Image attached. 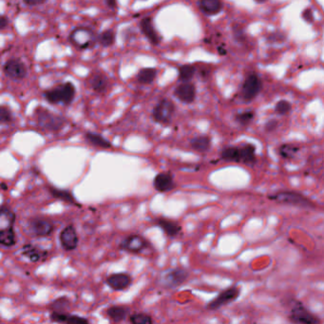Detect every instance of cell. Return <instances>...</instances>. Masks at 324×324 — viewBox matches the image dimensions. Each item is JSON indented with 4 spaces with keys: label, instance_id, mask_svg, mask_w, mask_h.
I'll use <instances>...</instances> for the list:
<instances>
[{
    "label": "cell",
    "instance_id": "d4e9b609",
    "mask_svg": "<svg viewBox=\"0 0 324 324\" xmlns=\"http://www.w3.org/2000/svg\"><path fill=\"white\" fill-rule=\"evenodd\" d=\"M85 138H86L87 143H90L95 148H99V149H103V150H109L112 146V144L108 141V139L102 136L101 134H99V133L87 131L85 134Z\"/></svg>",
    "mask_w": 324,
    "mask_h": 324
},
{
    "label": "cell",
    "instance_id": "7402d4cb",
    "mask_svg": "<svg viewBox=\"0 0 324 324\" xmlns=\"http://www.w3.org/2000/svg\"><path fill=\"white\" fill-rule=\"evenodd\" d=\"M22 255L32 261V262H38L40 260H43L48 257V252L40 249L36 245L28 244L23 245L22 247Z\"/></svg>",
    "mask_w": 324,
    "mask_h": 324
},
{
    "label": "cell",
    "instance_id": "ee69618b",
    "mask_svg": "<svg viewBox=\"0 0 324 324\" xmlns=\"http://www.w3.org/2000/svg\"><path fill=\"white\" fill-rule=\"evenodd\" d=\"M9 26V19L5 15H0V31L5 30Z\"/></svg>",
    "mask_w": 324,
    "mask_h": 324
},
{
    "label": "cell",
    "instance_id": "ffe728a7",
    "mask_svg": "<svg viewBox=\"0 0 324 324\" xmlns=\"http://www.w3.org/2000/svg\"><path fill=\"white\" fill-rule=\"evenodd\" d=\"M140 29L152 45H159L161 38L154 28L152 17H144V19H142V21L140 22Z\"/></svg>",
    "mask_w": 324,
    "mask_h": 324
},
{
    "label": "cell",
    "instance_id": "d6986e66",
    "mask_svg": "<svg viewBox=\"0 0 324 324\" xmlns=\"http://www.w3.org/2000/svg\"><path fill=\"white\" fill-rule=\"evenodd\" d=\"M50 318L53 322L58 323H73V324H87L90 321L84 317L71 315L68 312L61 313V312H54L52 311L50 315Z\"/></svg>",
    "mask_w": 324,
    "mask_h": 324
},
{
    "label": "cell",
    "instance_id": "9c48e42d",
    "mask_svg": "<svg viewBox=\"0 0 324 324\" xmlns=\"http://www.w3.org/2000/svg\"><path fill=\"white\" fill-rule=\"evenodd\" d=\"M149 246V241L143 236L139 234H131L123 240L119 245V249L131 254H139L144 251Z\"/></svg>",
    "mask_w": 324,
    "mask_h": 324
},
{
    "label": "cell",
    "instance_id": "f6af8a7d",
    "mask_svg": "<svg viewBox=\"0 0 324 324\" xmlns=\"http://www.w3.org/2000/svg\"><path fill=\"white\" fill-rule=\"evenodd\" d=\"M105 2L109 9L114 10L117 8V0H105Z\"/></svg>",
    "mask_w": 324,
    "mask_h": 324
},
{
    "label": "cell",
    "instance_id": "e575fe53",
    "mask_svg": "<svg viewBox=\"0 0 324 324\" xmlns=\"http://www.w3.org/2000/svg\"><path fill=\"white\" fill-rule=\"evenodd\" d=\"M195 67L192 65L181 66L178 69V77L182 82H188L194 76Z\"/></svg>",
    "mask_w": 324,
    "mask_h": 324
},
{
    "label": "cell",
    "instance_id": "d6a6232c",
    "mask_svg": "<svg viewBox=\"0 0 324 324\" xmlns=\"http://www.w3.org/2000/svg\"><path fill=\"white\" fill-rule=\"evenodd\" d=\"M50 309L54 312H61V313L68 312V310L70 309V300L67 299L66 297L58 298L51 303Z\"/></svg>",
    "mask_w": 324,
    "mask_h": 324
},
{
    "label": "cell",
    "instance_id": "44dd1931",
    "mask_svg": "<svg viewBox=\"0 0 324 324\" xmlns=\"http://www.w3.org/2000/svg\"><path fill=\"white\" fill-rule=\"evenodd\" d=\"M16 221V214L8 207L0 208V231L13 229Z\"/></svg>",
    "mask_w": 324,
    "mask_h": 324
},
{
    "label": "cell",
    "instance_id": "f35d334b",
    "mask_svg": "<svg viewBox=\"0 0 324 324\" xmlns=\"http://www.w3.org/2000/svg\"><path fill=\"white\" fill-rule=\"evenodd\" d=\"M292 109V105L286 100H281L275 106V112L279 115H286Z\"/></svg>",
    "mask_w": 324,
    "mask_h": 324
},
{
    "label": "cell",
    "instance_id": "4dcf8cb0",
    "mask_svg": "<svg viewBox=\"0 0 324 324\" xmlns=\"http://www.w3.org/2000/svg\"><path fill=\"white\" fill-rule=\"evenodd\" d=\"M157 71L153 68H144L140 70L137 74V79L141 84H152L156 78Z\"/></svg>",
    "mask_w": 324,
    "mask_h": 324
},
{
    "label": "cell",
    "instance_id": "7a4b0ae2",
    "mask_svg": "<svg viewBox=\"0 0 324 324\" xmlns=\"http://www.w3.org/2000/svg\"><path fill=\"white\" fill-rule=\"evenodd\" d=\"M268 199L280 204L298 207L303 209H311L316 207V204L312 202L309 198H307L301 192L293 190H280L274 192L272 194L268 195Z\"/></svg>",
    "mask_w": 324,
    "mask_h": 324
},
{
    "label": "cell",
    "instance_id": "52a82bcc",
    "mask_svg": "<svg viewBox=\"0 0 324 324\" xmlns=\"http://www.w3.org/2000/svg\"><path fill=\"white\" fill-rule=\"evenodd\" d=\"M241 295V290L238 286L233 285L228 288L223 290L215 299L210 301L207 304V309L209 311H216L223 306L228 305L230 303H234Z\"/></svg>",
    "mask_w": 324,
    "mask_h": 324
},
{
    "label": "cell",
    "instance_id": "836d02e7",
    "mask_svg": "<svg viewBox=\"0 0 324 324\" xmlns=\"http://www.w3.org/2000/svg\"><path fill=\"white\" fill-rule=\"evenodd\" d=\"M97 41L103 47H110L115 42V33L112 30H106L97 37Z\"/></svg>",
    "mask_w": 324,
    "mask_h": 324
},
{
    "label": "cell",
    "instance_id": "bcb514c9",
    "mask_svg": "<svg viewBox=\"0 0 324 324\" xmlns=\"http://www.w3.org/2000/svg\"><path fill=\"white\" fill-rule=\"evenodd\" d=\"M254 1H255V2H257V3H259V4H260V3H264V2H266V1H267V0H254Z\"/></svg>",
    "mask_w": 324,
    "mask_h": 324
},
{
    "label": "cell",
    "instance_id": "4fadbf2b",
    "mask_svg": "<svg viewBox=\"0 0 324 324\" xmlns=\"http://www.w3.org/2000/svg\"><path fill=\"white\" fill-rule=\"evenodd\" d=\"M59 240L61 246L66 251L75 250L79 244V237L77 231L72 224L67 225L65 228L60 232Z\"/></svg>",
    "mask_w": 324,
    "mask_h": 324
},
{
    "label": "cell",
    "instance_id": "f546056e",
    "mask_svg": "<svg viewBox=\"0 0 324 324\" xmlns=\"http://www.w3.org/2000/svg\"><path fill=\"white\" fill-rule=\"evenodd\" d=\"M300 146L292 143H286V144H282L279 146L278 152L279 155L281 158L285 159V160H291V159L295 158L297 154L300 152Z\"/></svg>",
    "mask_w": 324,
    "mask_h": 324
},
{
    "label": "cell",
    "instance_id": "9a60e30c",
    "mask_svg": "<svg viewBox=\"0 0 324 324\" xmlns=\"http://www.w3.org/2000/svg\"><path fill=\"white\" fill-rule=\"evenodd\" d=\"M153 188L161 193H166L176 188L174 177L170 172H160L153 178Z\"/></svg>",
    "mask_w": 324,
    "mask_h": 324
},
{
    "label": "cell",
    "instance_id": "83f0119b",
    "mask_svg": "<svg viewBox=\"0 0 324 324\" xmlns=\"http://www.w3.org/2000/svg\"><path fill=\"white\" fill-rule=\"evenodd\" d=\"M90 86L95 93L102 94V93L106 92V90L108 87V79L105 75H103L101 73H96L91 77Z\"/></svg>",
    "mask_w": 324,
    "mask_h": 324
},
{
    "label": "cell",
    "instance_id": "30bf717a",
    "mask_svg": "<svg viewBox=\"0 0 324 324\" xmlns=\"http://www.w3.org/2000/svg\"><path fill=\"white\" fill-rule=\"evenodd\" d=\"M261 89H262V83L259 76L256 73L249 74L246 77L245 83L243 85V90H242L243 98L246 102L252 101L253 99H255L258 96Z\"/></svg>",
    "mask_w": 324,
    "mask_h": 324
},
{
    "label": "cell",
    "instance_id": "8fae6325",
    "mask_svg": "<svg viewBox=\"0 0 324 324\" xmlns=\"http://www.w3.org/2000/svg\"><path fill=\"white\" fill-rule=\"evenodd\" d=\"M4 73L10 79L18 81L24 79L28 74V69L20 59H9L3 68Z\"/></svg>",
    "mask_w": 324,
    "mask_h": 324
},
{
    "label": "cell",
    "instance_id": "603a6c76",
    "mask_svg": "<svg viewBox=\"0 0 324 324\" xmlns=\"http://www.w3.org/2000/svg\"><path fill=\"white\" fill-rule=\"evenodd\" d=\"M107 317L112 322H122L130 316V310L129 307L124 305H112L107 309Z\"/></svg>",
    "mask_w": 324,
    "mask_h": 324
},
{
    "label": "cell",
    "instance_id": "8992f818",
    "mask_svg": "<svg viewBox=\"0 0 324 324\" xmlns=\"http://www.w3.org/2000/svg\"><path fill=\"white\" fill-rule=\"evenodd\" d=\"M27 228L32 236L44 238L52 234L55 229L54 223L46 218H32L28 221Z\"/></svg>",
    "mask_w": 324,
    "mask_h": 324
},
{
    "label": "cell",
    "instance_id": "60d3db41",
    "mask_svg": "<svg viewBox=\"0 0 324 324\" xmlns=\"http://www.w3.org/2000/svg\"><path fill=\"white\" fill-rule=\"evenodd\" d=\"M303 18L308 23H312L314 21V13L311 8L305 9L303 12Z\"/></svg>",
    "mask_w": 324,
    "mask_h": 324
},
{
    "label": "cell",
    "instance_id": "b9f144b4",
    "mask_svg": "<svg viewBox=\"0 0 324 324\" xmlns=\"http://www.w3.org/2000/svg\"><path fill=\"white\" fill-rule=\"evenodd\" d=\"M284 40V36L281 35V33H276L269 37V41L271 42H281Z\"/></svg>",
    "mask_w": 324,
    "mask_h": 324
},
{
    "label": "cell",
    "instance_id": "f1b7e54d",
    "mask_svg": "<svg viewBox=\"0 0 324 324\" xmlns=\"http://www.w3.org/2000/svg\"><path fill=\"white\" fill-rule=\"evenodd\" d=\"M49 191H50V193H51L52 197L56 198L58 200L68 202L70 204H74V205L78 204V202L76 201V199L74 198V196L68 190H63V189H58V188H53V187H49Z\"/></svg>",
    "mask_w": 324,
    "mask_h": 324
},
{
    "label": "cell",
    "instance_id": "2e32d148",
    "mask_svg": "<svg viewBox=\"0 0 324 324\" xmlns=\"http://www.w3.org/2000/svg\"><path fill=\"white\" fill-rule=\"evenodd\" d=\"M106 283L114 291H123L131 285L132 278L127 273L111 274L106 279Z\"/></svg>",
    "mask_w": 324,
    "mask_h": 324
},
{
    "label": "cell",
    "instance_id": "6da1fadb",
    "mask_svg": "<svg viewBox=\"0 0 324 324\" xmlns=\"http://www.w3.org/2000/svg\"><path fill=\"white\" fill-rule=\"evenodd\" d=\"M76 89L71 82H66L45 91V99L52 105L69 106L75 98Z\"/></svg>",
    "mask_w": 324,
    "mask_h": 324
},
{
    "label": "cell",
    "instance_id": "1f68e13d",
    "mask_svg": "<svg viewBox=\"0 0 324 324\" xmlns=\"http://www.w3.org/2000/svg\"><path fill=\"white\" fill-rule=\"evenodd\" d=\"M17 239L15 228L8 230L0 231V245L4 247H13L16 245Z\"/></svg>",
    "mask_w": 324,
    "mask_h": 324
},
{
    "label": "cell",
    "instance_id": "ac0fdd59",
    "mask_svg": "<svg viewBox=\"0 0 324 324\" xmlns=\"http://www.w3.org/2000/svg\"><path fill=\"white\" fill-rule=\"evenodd\" d=\"M240 164H244L245 166H253L256 164V146L250 143H244L240 144Z\"/></svg>",
    "mask_w": 324,
    "mask_h": 324
},
{
    "label": "cell",
    "instance_id": "cb8c5ba5",
    "mask_svg": "<svg viewBox=\"0 0 324 324\" xmlns=\"http://www.w3.org/2000/svg\"><path fill=\"white\" fill-rule=\"evenodd\" d=\"M190 146L196 152L205 153L211 149V138L208 135H200L190 140Z\"/></svg>",
    "mask_w": 324,
    "mask_h": 324
},
{
    "label": "cell",
    "instance_id": "484cf974",
    "mask_svg": "<svg viewBox=\"0 0 324 324\" xmlns=\"http://www.w3.org/2000/svg\"><path fill=\"white\" fill-rule=\"evenodd\" d=\"M199 3L201 10L207 15H217L223 9L222 0H200Z\"/></svg>",
    "mask_w": 324,
    "mask_h": 324
},
{
    "label": "cell",
    "instance_id": "ab89813d",
    "mask_svg": "<svg viewBox=\"0 0 324 324\" xmlns=\"http://www.w3.org/2000/svg\"><path fill=\"white\" fill-rule=\"evenodd\" d=\"M279 127V121L276 120V119H271V120H268L266 125H264V130L267 132H272L274 130H277Z\"/></svg>",
    "mask_w": 324,
    "mask_h": 324
},
{
    "label": "cell",
    "instance_id": "277c9868",
    "mask_svg": "<svg viewBox=\"0 0 324 324\" xmlns=\"http://www.w3.org/2000/svg\"><path fill=\"white\" fill-rule=\"evenodd\" d=\"M289 321L297 324H319L321 321L317 316L311 313L302 302L292 301V305L289 311Z\"/></svg>",
    "mask_w": 324,
    "mask_h": 324
},
{
    "label": "cell",
    "instance_id": "5b68a950",
    "mask_svg": "<svg viewBox=\"0 0 324 324\" xmlns=\"http://www.w3.org/2000/svg\"><path fill=\"white\" fill-rule=\"evenodd\" d=\"M69 40L77 49L86 50L94 46L97 41V37L93 30L86 27H78L72 30Z\"/></svg>",
    "mask_w": 324,
    "mask_h": 324
},
{
    "label": "cell",
    "instance_id": "5bb4252c",
    "mask_svg": "<svg viewBox=\"0 0 324 324\" xmlns=\"http://www.w3.org/2000/svg\"><path fill=\"white\" fill-rule=\"evenodd\" d=\"M154 224L169 238H176L182 233V225L180 223L168 218H165V217L155 218Z\"/></svg>",
    "mask_w": 324,
    "mask_h": 324
},
{
    "label": "cell",
    "instance_id": "7c38bea8",
    "mask_svg": "<svg viewBox=\"0 0 324 324\" xmlns=\"http://www.w3.org/2000/svg\"><path fill=\"white\" fill-rule=\"evenodd\" d=\"M188 275V270L184 267L173 268L164 276L163 284L167 288H176L187 281Z\"/></svg>",
    "mask_w": 324,
    "mask_h": 324
},
{
    "label": "cell",
    "instance_id": "74e56055",
    "mask_svg": "<svg viewBox=\"0 0 324 324\" xmlns=\"http://www.w3.org/2000/svg\"><path fill=\"white\" fill-rule=\"evenodd\" d=\"M14 121V115L11 109L6 106H0V125H7Z\"/></svg>",
    "mask_w": 324,
    "mask_h": 324
},
{
    "label": "cell",
    "instance_id": "8d00e7d4",
    "mask_svg": "<svg viewBox=\"0 0 324 324\" xmlns=\"http://www.w3.org/2000/svg\"><path fill=\"white\" fill-rule=\"evenodd\" d=\"M254 117H255V113L251 110H247L245 112H240L238 114H236L235 121L238 123L239 125H241L243 127H246L252 122Z\"/></svg>",
    "mask_w": 324,
    "mask_h": 324
},
{
    "label": "cell",
    "instance_id": "4316f807",
    "mask_svg": "<svg viewBox=\"0 0 324 324\" xmlns=\"http://www.w3.org/2000/svg\"><path fill=\"white\" fill-rule=\"evenodd\" d=\"M221 160L227 163L240 164V152L238 145H227L221 152Z\"/></svg>",
    "mask_w": 324,
    "mask_h": 324
},
{
    "label": "cell",
    "instance_id": "ba28073f",
    "mask_svg": "<svg viewBox=\"0 0 324 324\" xmlns=\"http://www.w3.org/2000/svg\"><path fill=\"white\" fill-rule=\"evenodd\" d=\"M175 113V105L169 99H162L152 110V118L156 123L167 125L171 122Z\"/></svg>",
    "mask_w": 324,
    "mask_h": 324
},
{
    "label": "cell",
    "instance_id": "3957f363",
    "mask_svg": "<svg viewBox=\"0 0 324 324\" xmlns=\"http://www.w3.org/2000/svg\"><path fill=\"white\" fill-rule=\"evenodd\" d=\"M35 118L37 127L49 132H57L64 128L66 124L65 119L62 116L55 114L42 107L36 108Z\"/></svg>",
    "mask_w": 324,
    "mask_h": 324
},
{
    "label": "cell",
    "instance_id": "d590c367",
    "mask_svg": "<svg viewBox=\"0 0 324 324\" xmlns=\"http://www.w3.org/2000/svg\"><path fill=\"white\" fill-rule=\"evenodd\" d=\"M129 321L132 324H153L154 320L152 316L145 313H135L129 316Z\"/></svg>",
    "mask_w": 324,
    "mask_h": 324
},
{
    "label": "cell",
    "instance_id": "e0dca14e",
    "mask_svg": "<svg viewBox=\"0 0 324 324\" xmlns=\"http://www.w3.org/2000/svg\"><path fill=\"white\" fill-rule=\"evenodd\" d=\"M174 95L181 102L186 104H191L194 102L196 98V89L192 84L188 82H184L175 89Z\"/></svg>",
    "mask_w": 324,
    "mask_h": 324
},
{
    "label": "cell",
    "instance_id": "7bdbcfd3",
    "mask_svg": "<svg viewBox=\"0 0 324 324\" xmlns=\"http://www.w3.org/2000/svg\"><path fill=\"white\" fill-rule=\"evenodd\" d=\"M23 2L28 6L34 7V6H38V5L43 4L46 2V0H23Z\"/></svg>",
    "mask_w": 324,
    "mask_h": 324
}]
</instances>
